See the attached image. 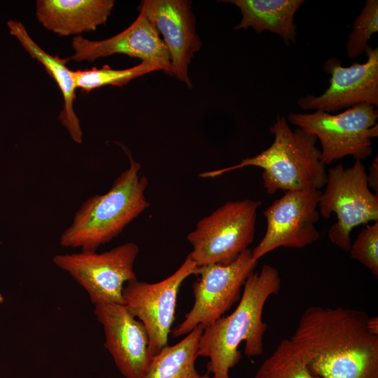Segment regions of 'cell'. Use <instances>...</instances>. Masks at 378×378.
Wrapping results in <instances>:
<instances>
[{
	"label": "cell",
	"instance_id": "1",
	"mask_svg": "<svg viewBox=\"0 0 378 378\" xmlns=\"http://www.w3.org/2000/svg\"><path fill=\"white\" fill-rule=\"evenodd\" d=\"M290 340L313 353L321 378H378V318L363 311L309 307Z\"/></svg>",
	"mask_w": 378,
	"mask_h": 378
},
{
	"label": "cell",
	"instance_id": "2",
	"mask_svg": "<svg viewBox=\"0 0 378 378\" xmlns=\"http://www.w3.org/2000/svg\"><path fill=\"white\" fill-rule=\"evenodd\" d=\"M281 284L280 274L272 265H265L259 272H252L234 311L204 329L198 356L209 358L207 372L213 374V378H230V370L241 357L238 347L242 342L248 357L262 354L267 328L262 320L264 306L271 295L279 293Z\"/></svg>",
	"mask_w": 378,
	"mask_h": 378
},
{
	"label": "cell",
	"instance_id": "3",
	"mask_svg": "<svg viewBox=\"0 0 378 378\" xmlns=\"http://www.w3.org/2000/svg\"><path fill=\"white\" fill-rule=\"evenodd\" d=\"M127 154L129 167L115 178L107 192L94 195L81 204L60 236L62 246L96 251L150 206L145 196L148 179L140 176L141 164L130 153Z\"/></svg>",
	"mask_w": 378,
	"mask_h": 378
},
{
	"label": "cell",
	"instance_id": "4",
	"mask_svg": "<svg viewBox=\"0 0 378 378\" xmlns=\"http://www.w3.org/2000/svg\"><path fill=\"white\" fill-rule=\"evenodd\" d=\"M273 143L266 150L240 163L215 171L203 172L201 178H214L246 167L262 169L263 187L269 195L307 189L321 190L327 181L326 164L321 158L316 137L297 127L292 130L284 116L277 115L270 128Z\"/></svg>",
	"mask_w": 378,
	"mask_h": 378
},
{
	"label": "cell",
	"instance_id": "5",
	"mask_svg": "<svg viewBox=\"0 0 378 378\" xmlns=\"http://www.w3.org/2000/svg\"><path fill=\"white\" fill-rule=\"evenodd\" d=\"M260 201H230L202 218L187 239L192 245L190 258L197 267L227 265L253 241Z\"/></svg>",
	"mask_w": 378,
	"mask_h": 378
},
{
	"label": "cell",
	"instance_id": "6",
	"mask_svg": "<svg viewBox=\"0 0 378 378\" xmlns=\"http://www.w3.org/2000/svg\"><path fill=\"white\" fill-rule=\"evenodd\" d=\"M325 190L321 192L318 212L323 218L335 213L337 220L328 230L330 241L349 252L353 229L378 222V195L372 193L368 184L365 166L360 160L344 168L342 164L328 172Z\"/></svg>",
	"mask_w": 378,
	"mask_h": 378
},
{
	"label": "cell",
	"instance_id": "7",
	"mask_svg": "<svg viewBox=\"0 0 378 378\" xmlns=\"http://www.w3.org/2000/svg\"><path fill=\"white\" fill-rule=\"evenodd\" d=\"M377 118V109L368 104L335 115L316 110L288 115L290 123L319 140L321 158L326 165L348 155L360 161L370 157L372 153V140L378 136Z\"/></svg>",
	"mask_w": 378,
	"mask_h": 378
},
{
	"label": "cell",
	"instance_id": "8",
	"mask_svg": "<svg viewBox=\"0 0 378 378\" xmlns=\"http://www.w3.org/2000/svg\"><path fill=\"white\" fill-rule=\"evenodd\" d=\"M139 253L138 245L130 241L103 253L81 251L58 254L52 262L87 292L94 305L124 304L125 285L137 279L134 265Z\"/></svg>",
	"mask_w": 378,
	"mask_h": 378
},
{
	"label": "cell",
	"instance_id": "9",
	"mask_svg": "<svg viewBox=\"0 0 378 378\" xmlns=\"http://www.w3.org/2000/svg\"><path fill=\"white\" fill-rule=\"evenodd\" d=\"M257 263L247 248L230 264L197 267L195 274L200 278L192 285L193 306L172 330L173 337L187 335L198 325L205 328L223 317L239 301L245 281Z\"/></svg>",
	"mask_w": 378,
	"mask_h": 378
},
{
	"label": "cell",
	"instance_id": "10",
	"mask_svg": "<svg viewBox=\"0 0 378 378\" xmlns=\"http://www.w3.org/2000/svg\"><path fill=\"white\" fill-rule=\"evenodd\" d=\"M196 268L188 255L178 269L165 279L154 284L135 279L123 288V305L145 326L153 356L168 345L179 288L187 277L195 274Z\"/></svg>",
	"mask_w": 378,
	"mask_h": 378
},
{
	"label": "cell",
	"instance_id": "11",
	"mask_svg": "<svg viewBox=\"0 0 378 378\" xmlns=\"http://www.w3.org/2000/svg\"><path fill=\"white\" fill-rule=\"evenodd\" d=\"M321 191L307 189L285 192L263 212L266 232L253 249V260H258L279 247L302 248L320 237L316 223L320 218L318 202Z\"/></svg>",
	"mask_w": 378,
	"mask_h": 378
},
{
	"label": "cell",
	"instance_id": "12",
	"mask_svg": "<svg viewBox=\"0 0 378 378\" xmlns=\"http://www.w3.org/2000/svg\"><path fill=\"white\" fill-rule=\"evenodd\" d=\"M364 63L354 62L348 67L335 57L328 59L323 65L330 75V85L319 96L308 94L298 99L304 110L336 112L357 105L378 106V48L369 46L365 52Z\"/></svg>",
	"mask_w": 378,
	"mask_h": 378
},
{
	"label": "cell",
	"instance_id": "13",
	"mask_svg": "<svg viewBox=\"0 0 378 378\" xmlns=\"http://www.w3.org/2000/svg\"><path fill=\"white\" fill-rule=\"evenodd\" d=\"M148 21L163 36L173 76L192 87L188 66L202 42L196 33L191 2L187 0H144L139 6Z\"/></svg>",
	"mask_w": 378,
	"mask_h": 378
},
{
	"label": "cell",
	"instance_id": "14",
	"mask_svg": "<svg viewBox=\"0 0 378 378\" xmlns=\"http://www.w3.org/2000/svg\"><path fill=\"white\" fill-rule=\"evenodd\" d=\"M94 314L102 324L104 346L125 378H147L153 356L144 324L123 304H98Z\"/></svg>",
	"mask_w": 378,
	"mask_h": 378
},
{
	"label": "cell",
	"instance_id": "15",
	"mask_svg": "<svg viewBox=\"0 0 378 378\" xmlns=\"http://www.w3.org/2000/svg\"><path fill=\"white\" fill-rule=\"evenodd\" d=\"M70 60L94 62L115 54L136 57L156 66L160 71L173 76L169 53L163 41L146 17L139 13L126 29L108 38L90 41L81 36H74Z\"/></svg>",
	"mask_w": 378,
	"mask_h": 378
},
{
	"label": "cell",
	"instance_id": "16",
	"mask_svg": "<svg viewBox=\"0 0 378 378\" xmlns=\"http://www.w3.org/2000/svg\"><path fill=\"white\" fill-rule=\"evenodd\" d=\"M114 6L113 0H38L36 16L48 31L78 36L106 24Z\"/></svg>",
	"mask_w": 378,
	"mask_h": 378
},
{
	"label": "cell",
	"instance_id": "17",
	"mask_svg": "<svg viewBox=\"0 0 378 378\" xmlns=\"http://www.w3.org/2000/svg\"><path fill=\"white\" fill-rule=\"evenodd\" d=\"M7 25L10 34L15 37L24 49L34 59L45 67L49 76L56 82L63 97V108L59 118L67 130L71 139L77 144L83 142V131L80 120L74 111L76 86L73 71L66 64L69 58L51 55L43 50L30 36L25 27L20 22L8 20Z\"/></svg>",
	"mask_w": 378,
	"mask_h": 378
},
{
	"label": "cell",
	"instance_id": "18",
	"mask_svg": "<svg viewBox=\"0 0 378 378\" xmlns=\"http://www.w3.org/2000/svg\"><path fill=\"white\" fill-rule=\"evenodd\" d=\"M239 8L241 19L234 29L251 27L257 33L267 31L279 36L286 46L295 43L297 27L294 15L303 0H226Z\"/></svg>",
	"mask_w": 378,
	"mask_h": 378
},
{
	"label": "cell",
	"instance_id": "19",
	"mask_svg": "<svg viewBox=\"0 0 378 378\" xmlns=\"http://www.w3.org/2000/svg\"><path fill=\"white\" fill-rule=\"evenodd\" d=\"M204 329L197 326L181 342L167 345L154 356L147 378H213L200 375L195 366Z\"/></svg>",
	"mask_w": 378,
	"mask_h": 378
},
{
	"label": "cell",
	"instance_id": "20",
	"mask_svg": "<svg viewBox=\"0 0 378 378\" xmlns=\"http://www.w3.org/2000/svg\"><path fill=\"white\" fill-rule=\"evenodd\" d=\"M313 353L290 339L281 341L254 378H321L310 369Z\"/></svg>",
	"mask_w": 378,
	"mask_h": 378
},
{
	"label": "cell",
	"instance_id": "21",
	"mask_svg": "<svg viewBox=\"0 0 378 378\" xmlns=\"http://www.w3.org/2000/svg\"><path fill=\"white\" fill-rule=\"evenodd\" d=\"M160 71L155 65L141 62L139 64L125 69H113L108 65L100 69L73 71L76 88L85 92L105 85L122 87L132 80L148 73Z\"/></svg>",
	"mask_w": 378,
	"mask_h": 378
},
{
	"label": "cell",
	"instance_id": "22",
	"mask_svg": "<svg viewBox=\"0 0 378 378\" xmlns=\"http://www.w3.org/2000/svg\"><path fill=\"white\" fill-rule=\"evenodd\" d=\"M378 31V1L367 0L361 13L355 18L346 43V55L356 58L365 52L372 34Z\"/></svg>",
	"mask_w": 378,
	"mask_h": 378
},
{
	"label": "cell",
	"instance_id": "23",
	"mask_svg": "<svg viewBox=\"0 0 378 378\" xmlns=\"http://www.w3.org/2000/svg\"><path fill=\"white\" fill-rule=\"evenodd\" d=\"M349 252L351 258L366 267L374 276H378V222L361 229Z\"/></svg>",
	"mask_w": 378,
	"mask_h": 378
},
{
	"label": "cell",
	"instance_id": "24",
	"mask_svg": "<svg viewBox=\"0 0 378 378\" xmlns=\"http://www.w3.org/2000/svg\"><path fill=\"white\" fill-rule=\"evenodd\" d=\"M368 184L370 188H372L376 193L378 190V160L377 155L372 163L369 173H367Z\"/></svg>",
	"mask_w": 378,
	"mask_h": 378
},
{
	"label": "cell",
	"instance_id": "25",
	"mask_svg": "<svg viewBox=\"0 0 378 378\" xmlns=\"http://www.w3.org/2000/svg\"><path fill=\"white\" fill-rule=\"evenodd\" d=\"M0 244H1V241H0ZM4 296L3 295L0 293V306L3 304L4 302Z\"/></svg>",
	"mask_w": 378,
	"mask_h": 378
}]
</instances>
